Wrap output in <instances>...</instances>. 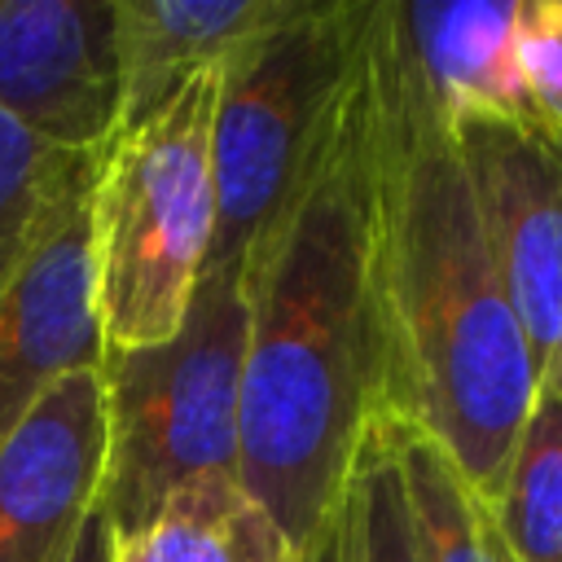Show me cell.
I'll return each mask as SVG.
<instances>
[{"label":"cell","instance_id":"5b68a950","mask_svg":"<svg viewBox=\"0 0 562 562\" xmlns=\"http://www.w3.org/2000/svg\"><path fill=\"white\" fill-rule=\"evenodd\" d=\"M369 0H285L220 79L211 171L215 241L206 272L237 268L303 180L356 70Z\"/></svg>","mask_w":562,"mask_h":562},{"label":"cell","instance_id":"5bb4252c","mask_svg":"<svg viewBox=\"0 0 562 562\" xmlns=\"http://www.w3.org/2000/svg\"><path fill=\"white\" fill-rule=\"evenodd\" d=\"M492 518L518 562H562V400L536 386Z\"/></svg>","mask_w":562,"mask_h":562},{"label":"cell","instance_id":"2e32d148","mask_svg":"<svg viewBox=\"0 0 562 562\" xmlns=\"http://www.w3.org/2000/svg\"><path fill=\"white\" fill-rule=\"evenodd\" d=\"M356 492H360V540L364 562H417L408 501L400 487L395 457L378 430H369L360 461H356Z\"/></svg>","mask_w":562,"mask_h":562},{"label":"cell","instance_id":"e0dca14e","mask_svg":"<svg viewBox=\"0 0 562 562\" xmlns=\"http://www.w3.org/2000/svg\"><path fill=\"white\" fill-rule=\"evenodd\" d=\"M514 66L531 119L562 136V0H518Z\"/></svg>","mask_w":562,"mask_h":562},{"label":"cell","instance_id":"6da1fadb","mask_svg":"<svg viewBox=\"0 0 562 562\" xmlns=\"http://www.w3.org/2000/svg\"><path fill=\"white\" fill-rule=\"evenodd\" d=\"M364 224L378 417L448 452L492 505L536 395V364L479 215L457 132L404 92L360 26Z\"/></svg>","mask_w":562,"mask_h":562},{"label":"cell","instance_id":"ac0fdd59","mask_svg":"<svg viewBox=\"0 0 562 562\" xmlns=\"http://www.w3.org/2000/svg\"><path fill=\"white\" fill-rule=\"evenodd\" d=\"M303 562H364V540H360V492H356V470L325 514L321 531L312 536Z\"/></svg>","mask_w":562,"mask_h":562},{"label":"cell","instance_id":"9a60e30c","mask_svg":"<svg viewBox=\"0 0 562 562\" xmlns=\"http://www.w3.org/2000/svg\"><path fill=\"white\" fill-rule=\"evenodd\" d=\"M97 158L53 149L0 110V294L31 259L57 211L88 189Z\"/></svg>","mask_w":562,"mask_h":562},{"label":"cell","instance_id":"9c48e42d","mask_svg":"<svg viewBox=\"0 0 562 562\" xmlns=\"http://www.w3.org/2000/svg\"><path fill=\"white\" fill-rule=\"evenodd\" d=\"M92 184V180H88ZM88 189H79L0 294V443L75 369H101Z\"/></svg>","mask_w":562,"mask_h":562},{"label":"cell","instance_id":"8992f818","mask_svg":"<svg viewBox=\"0 0 562 562\" xmlns=\"http://www.w3.org/2000/svg\"><path fill=\"white\" fill-rule=\"evenodd\" d=\"M452 132L536 386L562 400V136L536 119H470Z\"/></svg>","mask_w":562,"mask_h":562},{"label":"cell","instance_id":"d6986e66","mask_svg":"<svg viewBox=\"0 0 562 562\" xmlns=\"http://www.w3.org/2000/svg\"><path fill=\"white\" fill-rule=\"evenodd\" d=\"M61 562H114V527H110V518L101 514V505L79 522L75 544L66 549Z\"/></svg>","mask_w":562,"mask_h":562},{"label":"cell","instance_id":"7c38bea8","mask_svg":"<svg viewBox=\"0 0 562 562\" xmlns=\"http://www.w3.org/2000/svg\"><path fill=\"white\" fill-rule=\"evenodd\" d=\"M114 562H303V553L237 470H215L176 487L136 536L114 540Z\"/></svg>","mask_w":562,"mask_h":562},{"label":"cell","instance_id":"8fae6325","mask_svg":"<svg viewBox=\"0 0 562 562\" xmlns=\"http://www.w3.org/2000/svg\"><path fill=\"white\" fill-rule=\"evenodd\" d=\"M281 9L285 0H114L123 79L119 132L145 123L198 70L224 66Z\"/></svg>","mask_w":562,"mask_h":562},{"label":"cell","instance_id":"30bf717a","mask_svg":"<svg viewBox=\"0 0 562 562\" xmlns=\"http://www.w3.org/2000/svg\"><path fill=\"white\" fill-rule=\"evenodd\" d=\"M518 0H369V40L439 123L531 119L514 66Z\"/></svg>","mask_w":562,"mask_h":562},{"label":"cell","instance_id":"7a4b0ae2","mask_svg":"<svg viewBox=\"0 0 562 562\" xmlns=\"http://www.w3.org/2000/svg\"><path fill=\"white\" fill-rule=\"evenodd\" d=\"M241 281L237 474L307 553L378 417L360 70L303 180L246 250Z\"/></svg>","mask_w":562,"mask_h":562},{"label":"cell","instance_id":"ba28073f","mask_svg":"<svg viewBox=\"0 0 562 562\" xmlns=\"http://www.w3.org/2000/svg\"><path fill=\"white\" fill-rule=\"evenodd\" d=\"M105 474L101 369L66 373L0 443V562H61Z\"/></svg>","mask_w":562,"mask_h":562},{"label":"cell","instance_id":"4fadbf2b","mask_svg":"<svg viewBox=\"0 0 562 562\" xmlns=\"http://www.w3.org/2000/svg\"><path fill=\"white\" fill-rule=\"evenodd\" d=\"M400 470L417 562H518L487 501L461 479L439 443L404 426H373Z\"/></svg>","mask_w":562,"mask_h":562},{"label":"cell","instance_id":"52a82bcc","mask_svg":"<svg viewBox=\"0 0 562 562\" xmlns=\"http://www.w3.org/2000/svg\"><path fill=\"white\" fill-rule=\"evenodd\" d=\"M0 110L35 140L97 158L123 123L114 0H0Z\"/></svg>","mask_w":562,"mask_h":562},{"label":"cell","instance_id":"277c9868","mask_svg":"<svg viewBox=\"0 0 562 562\" xmlns=\"http://www.w3.org/2000/svg\"><path fill=\"white\" fill-rule=\"evenodd\" d=\"M241 360V263L202 272L176 338L105 356V474L97 505L114 540L136 536L198 474L237 470Z\"/></svg>","mask_w":562,"mask_h":562},{"label":"cell","instance_id":"3957f363","mask_svg":"<svg viewBox=\"0 0 562 562\" xmlns=\"http://www.w3.org/2000/svg\"><path fill=\"white\" fill-rule=\"evenodd\" d=\"M224 66L176 88L145 123L119 132L92 167L88 250L105 356L176 338L215 241L211 136Z\"/></svg>","mask_w":562,"mask_h":562}]
</instances>
